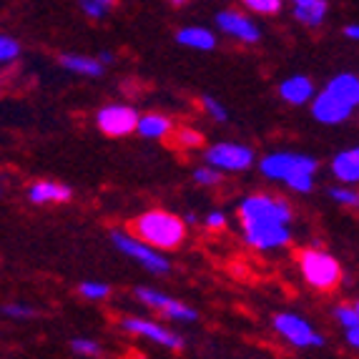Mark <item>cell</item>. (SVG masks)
Returning <instances> with one entry per match:
<instances>
[{
    "label": "cell",
    "instance_id": "36",
    "mask_svg": "<svg viewBox=\"0 0 359 359\" xmlns=\"http://www.w3.org/2000/svg\"><path fill=\"white\" fill-rule=\"evenodd\" d=\"M168 3H171V6H186L189 0H168Z\"/></svg>",
    "mask_w": 359,
    "mask_h": 359
},
{
    "label": "cell",
    "instance_id": "12",
    "mask_svg": "<svg viewBox=\"0 0 359 359\" xmlns=\"http://www.w3.org/2000/svg\"><path fill=\"white\" fill-rule=\"evenodd\" d=\"M216 23H219V28H222L224 33L239 38V41H244V43H257L259 41V28L249 18H244L241 13L224 11V13L216 15Z\"/></svg>",
    "mask_w": 359,
    "mask_h": 359
},
{
    "label": "cell",
    "instance_id": "18",
    "mask_svg": "<svg viewBox=\"0 0 359 359\" xmlns=\"http://www.w3.org/2000/svg\"><path fill=\"white\" fill-rule=\"evenodd\" d=\"M171 131H174V126H171V121L166 116L149 114L138 121V133L146 138H166Z\"/></svg>",
    "mask_w": 359,
    "mask_h": 359
},
{
    "label": "cell",
    "instance_id": "14",
    "mask_svg": "<svg viewBox=\"0 0 359 359\" xmlns=\"http://www.w3.org/2000/svg\"><path fill=\"white\" fill-rule=\"evenodd\" d=\"M311 90H314V86H311L309 78L297 76V78L284 81L282 88H279V93H282L284 101L294 103V106H302V103H306L311 98Z\"/></svg>",
    "mask_w": 359,
    "mask_h": 359
},
{
    "label": "cell",
    "instance_id": "35",
    "mask_svg": "<svg viewBox=\"0 0 359 359\" xmlns=\"http://www.w3.org/2000/svg\"><path fill=\"white\" fill-rule=\"evenodd\" d=\"M101 60H103V63H111V60H114V55H111V53H103Z\"/></svg>",
    "mask_w": 359,
    "mask_h": 359
},
{
    "label": "cell",
    "instance_id": "33",
    "mask_svg": "<svg viewBox=\"0 0 359 359\" xmlns=\"http://www.w3.org/2000/svg\"><path fill=\"white\" fill-rule=\"evenodd\" d=\"M347 339H349V344H352V347H357V349H359V327H354V330H349Z\"/></svg>",
    "mask_w": 359,
    "mask_h": 359
},
{
    "label": "cell",
    "instance_id": "31",
    "mask_svg": "<svg viewBox=\"0 0 359 359\" xmlns=\"http://www.w3.org/2000/svg\"><path fill=\"white\" fill-rule=\"evenodd\" d=\"M204 108L211 114V118H216V121H226L229 118L226 111H224V106L219 101H214V98H204Z\"/></svg>",
    "mask_w": 359,
    "mask_h": 359
},
{
    "label": "cell",
    "instance_id": "25",
    "mask_svg": "<svg viewBox=\"0 0 359 359\" xmlns=\"http://www.w3.org/2000/svg\"><path fill=\"white\" fill-rule=\"evenodd\" d=\"M81 294H83L86 299H106V297H108V287H106V284L86 282V284H81Z\"/></svg>",
    "mask_w": 359,
    "mask_h": 359
},
{
    "label": "cell",
    "instance_id": "1",
    "mask_svg": "<svg viewBox=\"0 0 359 359\" xmlns=\"http://www.w3.org/2000/svg\"><path fill=\"white\" fill-rule=\"evenodd\" d=\"M239 219L246 241L257 249H274L289 241L287 224L292 222V209L287 201L271 196H252L239 206Z\"/></svg>",
    "mask_w": 359,
    "mask_h": 359
},
{
    "label": "cell",
    "instance_id": "15",
    "mask_svg": "<svg viewBox=\"0 0 359 359\" xmlns=\"http://www.w3.org/2000/svg\"><path fill=\"white\" fill-rule=\"evenodd\" d=\"M332 168H334L337 179L347 181V184L359 181V149L341 151V154L334 158V163H332Z\"/></svg>",
    "mask_w": 359,
    "mask_h": 359
},
{
    "label": "cell",
    "instance_id": "13",
    "mask_svg": "<svg viewBox=\"0 0 359 359\" xmlns=\"http://www.w3.org/2000/svg\"><path fill=\"white\" fill-rule=\"evenodd\" d=\"M30 201L33 204H48V201H55V204H63V201H71V189L63 184H53V181H36L30 186Z\"/></svg>",
    "mask_w": 359,
    "mask_h": 359
},
{
    "label": "cell",
    "instance_id": "19",
    "mask_svg": "<svg viewBox=\"0 0 359 359\" xmlns=\"http://www.w3.org/2000/svg\"><path fill=\"white\" fill-rule=\"evenodd\" d=\"M60 66L73 73H83V76H101L103 60L86 58V55H60Z\"/></svg>",
    "mask_w": 359,
    "mask_h": 359
},
{
    "label": "cell",
    "instance_id": "17",
    "mask_svg": "<svg viewBox=\"0 0 359 359\" xmlns=\"http://www.w3.org/2000/svg\"><path fill=\"white\" fill-rule=\"evenodd\" d=\"M176 41L186 48H196V50H211L216 46L214 36L204 28H184L176 33Z\"/></svg>",
    "mask_w": 359,
    "mask_h": 359
},
{
    "label": "cell",
    "instance_id": "2",
    "mask_svg": "<svg viewBox=\"0 0 359 359\" xmlns=\"http://www.w3.org/2000/svg\"><path fill=\"white\" fill-rule=\"evenodd\" d=\"M128 231L136 239L146 241L149 246L158 249H176L186 239V226L179 216L166 214V211H149L138 219L128 222Z\"/></svg>",
    "mask_w": 359,
    "mask_h": 359
},
{
    "label": "cell",
    "instance_id": "32",
    "mask_svg": "<svg viewBox=\"0 0 359 359\" xmlns=\"http://www.w3.org/2000/svg\"><path fill=\"white\" fill-rule=\"evenodd\" d=\"M224 224H226V216H224L222 211H216V214H209V219H206V226H209V229H222Z\"/></svg>",
    "mask_w": 359,
    "mask_h": 359
},
{
    "label": "cell",
    "instance_id": "34",
    "mask_svg": "<svg viewBox=\"0 0 359 359\" xmlns=\"http://www.w3.org/2000/svg\"><path fill=\"white\" fill-rule=\"evenodd\" d=\"M344 33H347V38H354V41H359V25H349Z\"/></svg>",
    "mask_w": 359,
    "mask_h": 359
},
{
    "label": "cell",
    "instance_id": "23",
    "mask_svg": "<svg viewBox=\"0 0 359 359\" xmlns=\"http://www.w3.org/2000/svg\"><path fill=\"white\" fill-rule=\"evenodd\" d=\"M244 3L252 8V11L264 13V15H274V13H279V8H282V0H244Z\"/></svg>",
    "mask_w": 359,
    "mask_h": 359
},
{
    "label": "cell",
    "instance_id": "11",
    "mask_svg": "<svg viewBox=\"0 0 359 359\" xmlns=\"http://www.w3.org/2000/svg\"><path fill=\"white\" fill-rule=\"evenodd\" d=\"M352 103L341 101L339 96H334L332 90H324L319 93L314 106H311V114L314 118L322 121V123H341V121H347L352 116Z\"/></svg>",
    "mask_w": 359,
    "mask_h": 359
},
{
    "label": "cell",
    "instance_id": "4",
    "mask_svg": "<svg viewBox=\"0 0 359 359\" xmlns=\"http://www.w3.org/2000/svg\"><path fill=\"white\" fill-rule=\"evenodd\" d=\"M297 262H299V269L309 287H314L317 292H332L339 284L341 269L337 259H332L330 254L317 252V249H299Z\"/></svg>",
    "mask_w": 359,
    "mask_h": 359
},
{
    "label": "cell",
    "instance_id": "29",
    "mask_svg": "<svg viewBox=\"0 0 359 359\" xmlns=\"http://www.w3.org/2000/svg\"><path fill=\"white\" fill-rule=\"evenodd\" d=\"M71 347H73V352H78V354H101V347L90 339H73Z\"/></svg>",
    "mask_w": 359,
    "mask_h": 359
},
{
    "label": "cell",
    "instance_id": "28",
    "mask_svg": "<svg viewBox=\"0 0 359 359\" xmlns=\"http://www.w3.org/2000/svg\"><path fill=\"white\" fill-rule=\"evenodd\" d=\"M332 198L344 206H359V194L349 191V189H334V191H332Z\"/></svg>",
    "mask_w": 359,
    "mask_h": 359
},
{
    "label": "cell",
    "instance_id": "16",
    "mask_svg": "<svg viewBox=\"0 0 359 359\" xmlns=\"http://www.w3.org/2000/svg\"><path fill=\"white\" fill-rule=\"evenodd\" d=\"M327 90H332V93L339 96L341 101L352 103V106H359V78L357 76L344 73V76L332 78L330 86H327Z\"/></svg>",
    "mask_w": 359,
    "mask_h": 359
},
{
    "label": "cell",
    "instance_id": "7",
    "mask_svg": "<svg viewBox=\"0 0 359 359\" xmlns=\"http://www.w3.org/2000/svg\"><path fill=\"white\" fill-rule=\"evenodd\" d=\"M206 161H209V166L226 168V171H244L252 166L254 154L239 144H219L206 151Z\"/></svg>",
    "mask_w": 359,
    "mask_h": 359
},
{
    "label": "cell",
    "instance_id": "10",
    "mask_svg": "<svg viewBox=\"0 0 359 359\" xmlns=\"http://www.w3.org/2000/svg\"><path fill=\"white\" fill-rule=\"evenodd\" d=\"M121 327L126 332H131V334H141L146 337V339L156 341V344H163V347L168 349H181V337L171 334L168 330H163V327H158V324L154 322H146V319H138V317H126L121 319Z\"/></svg>",
    "mask_w": 359,
    "mask_h": 359
},
{
    "label": "cell",
    "instance_id": "6",
    "mask_svg": "<svg viewBox=\"0 0 359 359\" xmlns=\"http://www.w3.org/2000/svg\"><path fill=\"white\" fill-rule=\"evenodd\" d=\"M111 239H114V244L118 246L121 252L128 254L131 259H138L149 271H156V274H166L168 271V262L163 257H158L156 252H151L149 246H144L146 241L136 239V236L131 239V236H126V233H121V231H114Z\"/></svg>",
    "mask_w": 359,
    "mask_h": 359
},
{
    "label": "cell",
    "instance_id": "3",
    "mask_svg": "<svg viewBox=\"0 0 359 359\" xmlns=\"http://www.w3.org/2000/svg\"><path fill=\"white\" fill-rule=\"evenodd\" d=\"M317 161L299 154H271L262 161V174L269 179H282L294 191H309Z\"/></svg>",
    "mask_w": 359,
    "mask_h": 359
},
{
    "label": "cell",
    "instance_id": "8",
    "mask_svg": "<svg viewBox=\"0 0 359 359\" xmlns=\"http://www.w3.org/2000/svg\"><path fill=\"white\" fill-rule=\"evenodd\" d=\"M274 330L282 337H287L294 347H322L324 344L322 337L314 334L304 319L292 317V314H279V317H274Z\"/></svg>",
    "mask_w": 359,
    "mask_h": 359
},
{
    "label": "cell",
    "instance_id": "5",
    "mask_svg": "<svg viewBox=\"0 0 359 359\" xmlns=\"http://www.w3.org/2000/svg\"><path fill=\"white\" fill-rule=\"evenodd\" d=\"M96 121H98V128H101L103 133H108V136H126V133L136 131L141 118H138V114L131 106L116 103V106L101 108Z\"/></svg>",
    "mask_w": 359,
    "mask_h": 359
},
{
    "label": "cell",
    "instance_id": "26",
    "mask_svg": "<svg viewBox=\"0 0 359 359\" xmlns=\"http://www.w3.org/2000/svg\"><path fill=\"white\" fill-rule=\"evenodd\" d=\"M18 53H20V48L13 38H3V41H0V60H3V63L18 58Z\"/></svg>",
    "mask_w": 359,
    "mask_h": 359
},
{
    "label": "cell",
    "instance_id": "38",
    "mask_svg": "<svg viewBox=\"0 0 359 359\" xmlns=\"http://www.w3.org/2000/svg\"><path fill=\"white\" fill-rule=\"evenodd\" d=\"M357 311H359V302H357Z\"/></svg>",
    "mask_w": 359,
    "mask_h": 359
},
{
    "label": "cell",
    "instance_id": "20",
    "mask_svg": "<svg viewBox=\"0 0 359 359\" xmlns=\"http://www.w3.org/2000/svg\"><path fill=\"white\" fill-rule=\"evenodd\" d=\"M294 15L304 25L314 28V25L322 23L324 15H327V3H324V0H311V3H304V6H297L294 8Z\"/></svg>",
    "mask_w": 359,
    "mask_h": 359
},
{
    "label": "cell",
    "instance_id": "21",
    "mask_svg": "<svg viewBox=\"0 0 359 359\" xmlns=\"http://www.w3.org/2000/svg\"><path fill=\"white\" fill-rule=\"evenodd\" d=\"M168 144L174 146V149H198V146L204 144V136L201 133H196L194 128H176V133L171 136V141Z\"/></svg>",
    "mask_w": 359,
    "mask_h": 359
},
{
    "label": "cell",
    "instance_id": "27",
    "mask_svg": "<svg viewBox=\"0 0 359 359\" xmlns=\"http://www.w3.org/2000/svg\"><path fill=\"white\" fill-rule=\"evenodd\" d=\"M194 179L198 181V184H204V186H216L219 181H222V174L216 171V168H198L196 174H194Z\"/></svg>",
    "mask_w": 359,
    "mask_h": 359
},
{
    "label": "cell",
    "instance_id": "22",
    "mask_svg": "<svg viewBox=\"0 0 359 359\" xmlns=\"http://www.w3.org/2000/svg\"><path fill=\"white\" fill-rule=\"evenodd\" d=\"M81 8H83L86 15H90V18H103L114 8V0H81Z\"/></svg>",
    "mask_w": 359,
    "mask_h": 359
},
{
    "label": "cell",
    "instance_id": "30",
    "mask_svg": "<svg viewBox=\"0 0 359 359\" xmlns=\"http://www.w3.org/2000/svg\"><path fill=\"white\" fill-rule=\"evenodd\" d=\"M3 311H6V317H13V319H30L36 314L30 306H23V304H8Z\"/></svg>",
    "mask_w": 359,
    "mask_h": 359
},
{
    "label": "cell",
    "instance_id": "24",
    "mask_svg": "<svg viewBox=\"0 0 359 359\" xmlns=\"http://www.w3.org/2000/svg\"><path fill=\"white\" fill-rule=\"evenodd\" d=\"M337 319H339L347 330H354V327H359V311H357V306H339L337 309Z\"/></svg>",
    "mask_w": 359,
    "mask_h": 359
},
{
    "label": "cell",
    "instance_id": "9",
    "mask_svg": "<svg viewBox=\"0 0 359 359\" xmlns=\"http://www.w3.org/2000/svg\"><path fill=\"white\" fill-rule=\"evenodd\" d=\"M136 297L144 302V304L158 309L163 317L174 319V322H194V319H196V311L194 309H189V306L181 304V302L168 299V297H163V294H158V292H151V289H136Z\"/></svg>",
    "mask_w": 359,
    "mask_h": 359
},
{
    "label": "cell",
    "instance_id": "37",
    "mask_svg": "<svg viewBox=\"0 0 359 359\" xmlns=\"http://www.w3.org/2000/svg\"><path fill=\"white\" fill-rule=\"evenodd\" d=\"M294 3H297V6H304V3H311V0H294Z\"/></svg>",
    "mask_w": 359,
    "mask_h": 359
}]
</instances>
